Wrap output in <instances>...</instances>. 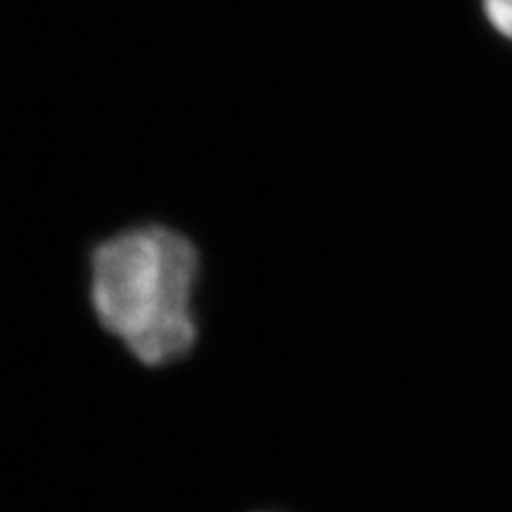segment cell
<instances>
[{
    "instance_id": "obj_1",
    "label": "cell",
    "mask_w": 512,
    "mask_h": 512,
    "mask_svg": "<svg viewBox=\"0 0 512 512\" xmlns=\"http://www.w3.org/2000/svg\"><path fill=\"white\" fill-rule=\"evenodd\" d=\"M197 283V247L159 223L119 230L91 252L98 323L143 366H169L195 347Z\"/></svg>"
},
{
    "instance_id": "obj_2",
    "label": "cell",
    "mask_w": 512,
    "mask_h": 512,
    "mask_svg": "<svg viewBox=\"0 0 512 512\" xmlns=\"http://www.w3.org/2000/svg\"><path fill=\"white\" fill-rule=\"evenodd\" d=\"M484 12L491 27L512 41V0H484Z\"/></svg>"
}]
</instances>
